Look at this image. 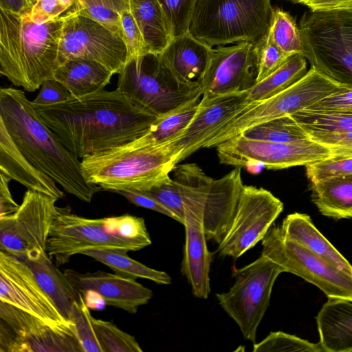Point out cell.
Wrapping results in <instances>:
<instances>
[{
  "label": "cell",
  "instance_id": "11a10c76",
  "mask_svg": "<svg viewBox=\"0 0 352 352\" xmlns=\"http://www.w3.org/2000/svg\"><path fill=\"white\" fill-rule=\"evenodd\" d=\"M32 6L30 0H0V9L18 14L30 13Z\"/></svg>",
  "mask_w": 352,
  "mask_h": 352
},
{
  "label": "cell",
  "instance_id": "db71d44e",
  "mask_svg": "<svg viewBox=\"0 0 352 352\" xmlns=\"http://www.w3.org/2000/svg\"><path fill=\"white\" fill-rule=\"evenodd\" d=\"M89 4H101L111 8L122 13L130 10V0H74L73 8L78 10Z\"/></svg>",
  "mask_w": 352,
  "mask_h": 352
},
{
  "label": "cell",
  "instance_id": "74e56055",
  "mask_svg": "<svg viewBox=\"0 0 352 352\" xmlns=\"http://www.w3.org/2000/svg\"><path fill=\"white\" fill-rule=\"evenodd\" d=\"M321 352L320 344L312 343L283 331L271 332L262 341L254 343L253 352Z\"/></svg>",
  "mask_w": 352,
  "mask_h": 352
},
{
  "label": "cell",
  "instance_id": "4dcf8cb0",
  "mask_svg": "<svg viewBox=\"0 0 352 352\" xmlns=\"http://www.w3.org/2000/svg\"><path fill=\"white\" fill-rule=\"evenodd\" d=\"M307 59L300 54L289 56L276 70L245 91L248 102H258L271 98L301 79L307 73Z\"/></svg>",
  "mask_w": 352,
  "mask_h": 352
},
{
  "label": "cell",
  "instance_id": "7402d4cb",
  "mask_svg": "<svg viewBox=\"0 0 352 352\" xmlns=\"http://www.w3.org/2000/svg\"><path fill=\"white\" fill-rule=\"evenodd\" d=\"M185 243L182 272L187 278L192 294L207 299L210 292L209 272L211 253L206 243L204 228V212L195 208H184Z\"/></svg>",
  "mask_w": 352,
  "mask_h": 352
},
{
  "label": "cell",
  "instance_id": "836d02e7",
  "mask_svg": "<svg viewBox=\"0 0 352 352\" xmlns=\"http://www.w3.org/2000/svg\"><path fill=\"white\" fill-rule=\"evenodd\" d=\"M239 135L250 140L272 142H292L309 139L305 130L291 115L258 124Z\"/></svg>",
  "mask_w": 352,
  "mask_h": 352
},
{
  "label": "cell",
  "instance_id": "681fc988",
  "mask_svg": "<svg viewBox=\"0 0 352 352\" xmlns=\"http://www.w3.org/2000/svg\"><path fill=\"white\" fill-rule=\"evenodd\" d=\"M306 109L352 112V88L344 87Z\"/></svg>",
  "mask_w": 352,
  "mask_h": 352
},
{
  "label": "cell",
  "instance_id": "d590c367",
  "mask_svg": "<svg viewBox=\"0 0 352 352\" xmlns=\"http://www.w3.org/2000/svg\"><path fill=\"white\" fill-rule=\"evenodd\" d=\"M268 34L274 43L287 55H302L300 30L294 19L287 12L274 8Z\"/></svg>",
  "mask_w": 352,
  "mask_h": 352
},
{
  "label": "cell",
  "instance_id": "ee69618b",
  "mask_svg": "<svg viewBox=\"0 0 352 352\" xmlns=\"http://www.w3.org/2000/svg\"><path fill=\"white\" fill-rule=\"evenodd\" d=\"M122 37L128 52V59L148 53L146 44L138 23L131 10L121 13Z\"/></svg>",
  "mask_w": 352,
  "mask_h": 352
},
{
  "label": "cell",
  "instance_id": "7bdbcfd3",
  "mask_svg": "<svg viewBox=\"0 0 352 352\" xmlns=\"http://www.w3.org/2000/svg\"><path fill=\"white\" fill-rule=\"evenodd\" d=\"M141 192L149 195L162 204L174 214L176 221L184 225L183 202L170 176L148 190Z\"/></svg>",
  "mask_w": 352,
  "mask_h": 352
},
{
  "label": "cell",
  "instance_id": "1f68e13d",
  "mask_svg": "<svg viewBox=\"0 0 352 352\" xmlns=\"http://www.w3.org/2000/svg\"><path fill=\"white\" fill-rule=\"evenodd\" d=\"M82 254L108 266L116 274L122 276L136 279L146 278L160 285H168L170 276L163 271L157 270L131 258L127 252L113 249H97L84 251Z\"/></svg>",
  "mask_w": 352,
  "mask_h": 352
},
{
  "label": "cell",
  "instance_id": "b9f144b4",
  "mask_svg": "<svg viewBox=\"0 0 352 352\" xmlns=\"http://www.w3.org/2000/svg\"><path fill=\"white\" fill-rule=\"evenodd\" d=\"M258 75L256 82L263 80L291 56L282 51L267 34L257 44Z\"/></svg>",
  "mask_w": 352,
  "mask_h": 352
},
{
  "label": "cell",
  "instance_id": "5b68a950",
  "mask_svg": "<svg viewBox=\"0 0 352 352\" xmlns=\"http://www.w3.org/2000/svg\"><path fill=\"white\" fill-rule=\"evenodd\" d=\"M86 180L101 189L146 191L170 177L176 164L164 145L135 146L131 142L81 160Z\"/></svg>",
  "mask_w": 352,
  "mask_h": 352
},
{
  "label": "cell",
  "instance_id": "5bb4252c",
  "mask_svg": "<svg viewBox=\"0 0 352 352\" xmlns=\"http://www.w3.org/2000/svg\"><path fill=\"white\" fill-rule=\"evenodd\" d=\"M73 58L96 61L115 74L127 62L128 52L122 36L72 7L63 24L60 65Z\"/></svg>",
  "mask_w": 352,
  "mask_h": 352
},
{
  "label": "cell",
  "instance_id": "d4e9b609",
  "mask_svg": "<svg viewBox=\"0 0 352 352\" xmlns=\"http://www.w3.org/2000/svg\"><path fill=\"white\" fill-rule=\"evenodd\" d=\"M30 267L37 282L52 300L58 310L68 321H72L74 303L80 298L78 292L64 272L53 263L47 252L31 254L21 258Z\"/></svg>",
  "mask_w": 352,
  "mask_h": 352
},
{
  "label": "cell",
  "instance_id": "3957f363",
  "mask_svg": "<svg viewBox=\"0 0 352 352\" xmlns=\"http://www.w3.org/2000/svg\"><path fill=\"white\" fill-rule=\"evenodd\" d=\"M69 10L58 19L37 24L30 20V13L0 9L1 74L30 92L54 79L60 65L59 47Z\"/></svg>",
  "mask_w": 352,
  "mask_h": 352
},
{
  "label": "cell",
  "instance_id": "8d00e7d4",
  "mask_svg": "<svg viewBox=\"0 0 352 352\" xmlns=\"http://www.w3.org/2000/svg\"><path fill=\"white\" fill-rule=\"evenodd\" d=\"M92 324L103 352H142L133 336L109 321L91 317Z\"/></svg>",
  "mask_w": 352,
  "mask_h": 352
},
{
  "label": "cell",
  "instance_id": "e0dca14e",
  "mask_svg": "<svg viewBox=\"0 0 352 352\" xmlns=\"http://www.w3.org/2000/svg\"><path fill=\"white\" fill-rule=\"evenodd\" d=\"M0 320L1 352H83L75 333L54 329L1 301Z\"/></svg>",
  "mask_w": 352,
  "mask_h": 352
},
{
  "label": "cell",
  "instance_id": "e575fe53",
  "mask_svg": "<svg viewBox=\"0 0 352 352\" xmlns=\"http://www.w3.org/2000/svg\"><path fill=\"white\" fill-rule=\"evenodd\" d=\"M291 116L305 130L352 131V112L304 109Z\"/></svg>",
  "mask_w": 352,
  "mask_h": 352
},
{
  "label": "cell",
  "instance_id": "cb8c5ba5",
  "mask_svg": "<svg viewBox=\"0 0 352 352\" xmlns=\"http://www.w3.org/2000/svg\"><path fill=\"white\" fill-rule=\"evenodd\" d=\"M212 50L187 32L173 38L159 55L180 81L200 85Z\"/></svg>",
  "mask_w": 352,
  "mask_h": 352
},
{
  "label": "cell",
  "instance_id": "603a6c76",
  "mask_svg": "<svg viewBox=\"0 0 352 352\" xmlns=\"http://www.w3.org/2000/svg\"><path fill=\"white\" fill-rule=\"evenodd\" d=\"M0 173L11 180L18 182L28 190L42 192L58 199L64 197V192L56 186V182L34 166L22 153L1 119Z\"/></svg>",
  "mask_w": 352,
  "mask_h": 352
},
{
  "label": "cell",
  "instance_id": "60d3db41",
  "mask_svg": "<svg viewBox=\"0 0 352 352\" xmlns=\"http://www.w3.org/2000/svg\"><path fill=\"white\" fill-rule=\"evenodd\" d=\"M306 174L311 183L352 175V155L332 156L307 165Z\"/></svg>",
  "mask_w": 352,
  "mask_h": 352
},
{
  "label": "cell",
  "instance_id": "c3c4849f",
  "mask_svg": "<svg viewBox=\"0 0 352 352\" xmlns=\"http://www.w3.org/2000/svg\"><path fill=\"white\" fill-rule=\"evenodd\" d=\"M72 96L67 89L55 79L43 82L37 96L32 101L33 104L49 105L65 101Z\"/></svg>",
  "mask_w": 352,
  "mask_h": 352
},
{
  "label": "cell",
  "instance_id": "7dc6e473",
  "mask_svg": "<svg viewBox=\"0 0 352 352\" xmlns=\"http://www.w3.org/2000/svg\"><path fill=\"white\" fill-rule=\"evenodd\" d=\"M77 11L103 25L123 38L121 13L116 10L101 4H89Z\"/></svg>",
  "mask_w": 352,
  "mask_h": 352
},
{
  "label": "cell",
  "instance_id": "ab89813d",
  "mask_svg": "<svg viewBox=\"0 0 352 352\" xmlns=\"http://www.w3.org/2000/svg\"><path fill=\"white\" fill-rule=\"evenodd\" d=\"M173 38L188 32L198 0H159Z\"/></svg>",
  "mask_w": 352,
  "mask_h": 352
},
{
  "label": "cell",
  "instance_id": "8fae6325",
  "mask_svg": "<svg viewBox=\"0 0 352 352\" xmlns=\"http://www.w3.org/2000/svg\"><path fill=\"white\" fill-rule=\"evenodd\" d=\"M283 268L261 254L251 263L235 271L230 289L217 294L219 304L236 322L243 338L253 344L271 297L274 284Z\"/></svg>",
  "mask_w": 352,
  "mask_h": 352
},
{
  "label": "cell",
  "instance_id": "4fadbf2b",
  "mask_svg": "<svg viewBox=\"0 0 352 352\" xmlns=\"http://www.w3.org/2000/svg\"><path fill=\"white\" fill-rule=\"evenodd\" d=\"M58 199L28 190L19 209L0 218V251L23 258L46 252V245L54 219L60 208Z\"/></svg>",
  "mask_w": 352,
  "mask_h": 352
},
{
  "label": "cell",
  "instance_id": "8992f818",
  "mask_svg": "<svg viewBox=\"0 0 352 352\" xmlns=\"http://www.w3.org/2000/svg\"><path fill=\"white\" fill-rule=\"evenodd\" d=\"M273 12L271 0H198L188 32L212 48L258 44L268 33Z\"/></svg>",
  "mask_w": 352,
  "mask_h": 352
},
{
  "label": "cell",
  "instance_id": "f6af8a7d",
  "mask_svg": "<svg viewBox=\"0 0 352 352\" xmlns=\"http://www.w3.org/2000/svg\"><path fill=\"white\" fill-rule=\"evenodd\" d=\"M309 138L331 149L333 156L352 155V131L336 133L305 130Z\"/></svg>",
  "mask_w": 352,
  "mask_h": 352
},
{
  "label": "cell",
  "instance_id": "9f6ffc18",
  "mask_svg": "<svg viewBox=\"0 0 352 352\" xmlns=\"http://www.w3.org/2000/svg\"><path fill=\"white\" fill-rule=\"evenodd\" d=\"M82 294L89 309L102 310L107 305L104 299L96 292L89 290Z\"/></svg>",
  "mask_w": 352,
  "mask_h": 352
},
{
  "label": "cell",
  "instance_id": "d6986e66",
  "mask_svg": "<svg viewBox=\"0 0 352 352\" xmlns=\"http://www.w3.org/2000/svg\"><path fill=\"white\" fill-rule=\"evenodd\" d=\"M257 44L249 42L212 50L201 80V101L247 91L256 83Z\"/></svg>",
  "mask_w": 352,
  "mask_h": 352
},
{
  "label": "cell",
  "instance_id": "f907efd6",
  "mask_svg": "<svg viewBox=\"0 0 352 352\" xmlns=\"http://www.w3.org/2000/svg\"><path fill=\"white\" fill-rule=\"evenodd\" d=\"M117 193L136 206L153 210L176 220L175 216L170 210L157 199L144 192L118 191Z\"/></svg>",
  "mask_w": 352,
  "mask_h": 352
},
{
  "label": "cell",
  "instance_id": "f1b7e54d",
  "mask_svg": "<svg viewBox=\"0 0 352 352\" xmlns=\"http://www.w3.org/2000/svg\"><path fill=\"white\" fill-rule=\"evenodd\" d=\"M311 184L312 201L322 214L336 219H352V175Z\"/></svg>",
  "mask_w": 352,
  "mask_h": 352
},
{
  "label": "cell",
  "instance_id": "6da1fadb",
  "mask_svg": "<svg viewBox=\"0 0 352 352\" xmlns=\"http://www.w3.org/2000/svg\"><path fill=\"white\" fill-rule=\"evenodd\" d=\"M33 107L78 159L133 141L160 118L134 105L117 89Z\"/></svg>",
  "mask_w": 352,
  "mask_h": 352
},
{
  "label": "cell",
  "instance_id": "f5cc1de1",
  "mask_svg": "<svg viewBox=\"0 0 352 352\" xmlns=\"http://www.w3.org/2000/svg\"><path fill=\"white\" fill-rule=\"evenodd\" d=\"M304 5L311 11H329L352 8V0H307Z\"/></svg>",
  "mask_w": 352,
  "mask_h": 352
},
{
  "label": "cell",
  "instance_id": "4316f807",
  "mask_svg": "<svg viewBox=\"0 0 352 352\" xmlns=\"http://www.w3.org/2000/svg\"><path fill=\"white\" fill-rule=\"evenodd\" d=\"M113 74L96 61L73 58L57 68L54 79L63 84L72 96L78 97L104 90Z\"/></svg>",
  "mask_w": 352,
  "mask_h": 352
},
{
  "label": "cell",
  "instance_id": "816d5d0a",
  "mask_svg": "<svg viewBox=\"0 0 352 352\" xmlns=\"http://www.w3.org/2000/svg\"><path fill=\"white\" fill-rule=\"evenodd\" d=\"M11 179L0 173V218L14 214L19 208L10 190L9 182Z\"/></svg>",
  "mask_w": 352,
  "mask_h": 352
},
{
  "label": "cell",
  "instance_id": "f546056e",
  "mask_svg": "<svg viewBox=\"0 0 352 352\" xmlns=\"http://www.w3.org/2000/svg\"><path fill=\"white\" fill-rule=\"evenodd\" d=\"M130 10L142 32L148 52L160 54L173 36L159 0H130Z\"/></svg>",
  "mask_w": 352,
  "mask_h": 352
},
{
  "label": "cell",
  "instance_id": "ffe728a7",
  "mask_svg": "<svg viewBox=\"0 0 352 352\" xmlns=\"http://www.w3.org/2000/svg\"><path fill=\"white\" fill-rule=\"evenodd\" d=\"M252 102L245 91L201 102L195 117L175 139L164 145L168 149L176 165L202 148L207 140L231 119L236 117Z\"/></svg>",
  "mask_w": 352,
  "mask_h": 352
},
{
  "label": "cell",
  "instance_id": "6f0895ef",
  "mask_svg": "<svg viewBox=\"0 0 352 352\" xmlns=\"http://www.w3.org/2000/svg\"><path fill=\"white\" fill-rule=\"evenodd\" d=\"M244 167H245L250 173L254 174L259 173L263 168H265L264 164L258 161L248 162Z\"/></svg>",
  "mask_w": 352,
  "mask_h": 352
},
{
  "label": "cell",
  "instance_id": "83f0119b",
  "mask_svg": "<svg viewBox=\"0 0 352 352\" xmlns=\"http://www.w3.org/2000/svg\"><path fill=\"white\" fill-rule=\"evenodd\" d=\"M283 236L329 260L352 274V265L319 232L306 214L295 212L283 220L280 226Z\"/></svg>",
  "mask_w": 352,
  "mask_h": 352
},
{
  "label": "cell",
  "instance_id": "bcb514c9",
  "mask_svg": "<svg viewBox=\"0 0 352 352\" xmlns=\"http://www.w3.org/2000/svg\"><path fill=\"white\" fill-rule=\"evenodd\" d=\"M74 5V0H36L30 12V20L37 24L58 19Z\"/></svg>",
  "mask_w": 352,
  "mask_h": 352
},
{
  "label": "cell",
  "instance_id": "d6a6232c",
  "mask_svg": "<svg viewBox=\"0 0 352 352\" xmlns=\"http://www.w3.org/2000/svg\"><path fill=\"white\" fill-rule=\"evenodd\" d=\"M199 100H194L165 117L160 118L143 135L131 141L135 146H157L177 138L188 126L199 107Z\"/></svg>",
  "mask_w": 352,
  "mask_h": 352
},
{
  "label": "cell",
  "instance_id": "9a60e30c",
  "mask_svg": "<svg viewBox=\"0 0 352 352\" xmlns=\"http://www.w3.org/2000/svg\"><path fill=\"white\" fill-rule=\"evenodd\" d=\"M221 164L244 167L250 161L261 162L267 169L307 166L332 157L331 148L311 140L272 142L250 140L238 135L216 146Z\"/></svg>",
  "mask_w": 352,
  "mask_h": 352
},
{
  "label": "cell",
  "instance_id": "9c48e42d",
  "mask_svg": "<svg viewBox=\"0 0 352 352\" xmlns=\"http://www.w3.org/2000/svg\"><path fill=\"white\" fill-rule=\"evenodd\" d=\"M171 177L184 207L204 211L208 240L219 244L234 217L244 186L241 168L236 167L219 179H213L196 164H177Z\"/></svg>",
  "mask_w": 352,
  "mask_h": 352
},
{
  "label": "cell",
  "instance_id": "ac0fdd59",
  "mask_svg": "<svg viewBox=\"0 0 352 352\" xmlns=\"http://www.w3.org/2000/svg\"><path fill=\"white\" fill-rule=\"evenodd\" d=\"M0 301L28 312L54 329L75 333L42 289L27 263L12 254L0 251Z\"/></svg>",
  "mask_w": 352,
  "mask_h": 352
},
{
  "label": "cell",
  "instance_id": "484cf974",
  "mask_svg": "<svg viewBox=\"0 0 352 352\" xmlns=\"http://www.w3.org/2000/svg\"><path fill=\"white\" fill-rule=\"evenodd\" d=\"M316 322L323 351H352L351 300L329 298L319 311Z\"/></svg>",
  "mask_w": 352,
  "mask_h": 352
},
{
  "label": "cell",
  "instance_id": "f35d334b",
  "mask_svg": "<svg viewBox=\"0 0 352 352\" xmlns=\"http://www.w3.org/2000/svg\"><path fill=\"white\" fill-rule=\"evenodd\" d=\"M89 309L80 292L79 300L74 303L72 313V321L74 324L76 335L83 352H103L95 333Z\"/></svg>",
  "mask_w": 352,
  "mask_h": 352
},
{
  "label": "cell",
  "instance_id": "44dd1931",
  "mask_svg": "<svg viewBox=\"0 0 352 352\" xmlns=\"http://www.w3.org/2000/svg\"><path fill=\"white\" fill-rule=\"evenodd\" d=\"M66 276L80 292L94 291L105 300L107 305L135 314L139 307L148 302L153 292L137 282L117 274L102 271L80 273L65 270Z\"/></svg>",
  "mask_w": 352,
  "mask_h": 352
},
{
  "label": "cell",
  "instance_id": "52a82bcc",
  "mask_svg": "<svg viewBox=\"0 0 352 352\" xmlns=\"http://www.w3.org/2000/svg\"><path fill=\"white\" fill-rule=\"evenodd\" d=\"M118 74L116 89L134 105L158 118L201 98V86L180 81L158 54L129 60Z\"/></svg>",
  "mask_w": 352,
  "mask_h": 352
},
{
  "label": "cell",
  "instance_id": "ba28073f",
  "mask_svg": "<svg viewBox=\"0 0 352 352\" xmlns=\"http://www.w3.org/2000/svg\"><path fill=\"white\" fill-rule=\"evenodd\" d=\"M299 29L311 67L352 88V8L305 12Z\"/></svg>",
  "mask_w": 352,
  "mask_h": 352
},
{
  "label": "cell",
  "instance_id": "2e32d148",
  "mask_svg": "<svg viewBox=\"0 0 352 352\" xmlns=\"http://www.w3.org/2000/svg\"><path fill=\"white\" fill-rule=\"evenodd\" d=\"M283 210V202L270 191L244 185L230 226L219 244V254L240 257L263 239Z\"/></svg>",
  "mask_w": 352,
  "mask_h": 352
},
{
  "label": "cell",
  "instance_id": "680465c9",
  "mask_svg": "<svg viewBox=\"0 0 352 352\" xmlns=\"http://www.w3.org/2000/svg\"><path fill=\"white\" fill-rule=\"evenodd\" d=\"M291 1L296 2V3H300L304 4L305 2H306L307 0H291Z\"/></svg>",
  "mask_w": 352,
  "mask_h": 352
},
{
  "label": "cell",
  "instance_id": "7a4b0ae2",
  "mask_svg": "<svg viewBox=\"0 0 352 352\" xmlns=\"http://www.w3.org/2000/svg\"><path fill=\"white\" fill-rule=\"evenodd\" d=\"M0 119L22 153L65 191L89 203L101 188L85 178L81 160L44 122L24 91L0 89Z\"/></svg>",
  "mask_w": 352,
  "mask_h": 352
},
{
  "label": "cell",
  "instance_id": "91938a15",
  "mask_svg": "<svg viewBox=\"0 0 352 352\" xmlns=\"http://www.w3.org/2000/svg\"><path fill=\"white\" fill-rule=\"evenodd\" d=\"M30 1H31V2L32 3V4L34 5V3H35V1H36V0H30Z\"/></svg>",
  "mask_w": 352,
  "mask_h": 352
},
{
  "label": "cell",
  "instance_id": "277c9868",
  "mask_svg": "<svg viewBox=\"0 0 352 352\" xmlns=\"http://www.w3.org/2000/svg\"><path fill=\"white\" fill-rule=\"evenodd\" d=\"M151 244L144 219L125 214L89 219L60 208L52 224L46 252L58 267L84 251L113 249L124 252L142 250Z\"/></svg>",
  "mask_w": 352,
  "mask_h": 352
},
{
  "label": "cell",
  "instance_id": "30bf717a",
  "mask_svg": "<svg viewBox=\"0 0 352 352\" xmlns=\"http://www.w3.org/2000/svg\"><path fill=\"white\" fill-rule=\"evenodd\" d=\"M343 88L311 67L301 79L284 91L266 100L252 102L213 133L203 148L216 147L258 124L306 109Z\"/></svg>",
  "mask_w": 352,
  "mask_h": 352
},
{
  "label": "cell",
  "instance_id": "7c38bea8",
  "mask_svg": "<svg viewBox=\"0 0 352 352\" xmlns=\"http://www.w3.org/2000/svg\"><path fill=\"white\" fill-rule=\"evenodd\" d=\"M262 255L321 289L329 298L352 301V274L298 243L272 225L261 241Z\"/></svg>",
  "mask_w": 352,
  "mask_h": 352
}]
</instances>
